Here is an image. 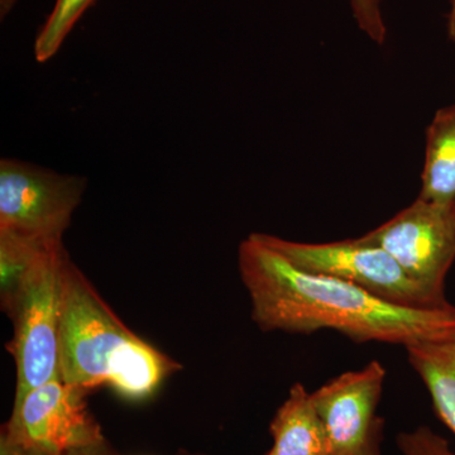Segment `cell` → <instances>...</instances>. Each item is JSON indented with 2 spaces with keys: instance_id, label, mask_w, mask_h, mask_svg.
Segmentation results:
<instances>
[{
  "instance_id": "5bb4252c",
  "label": "cell",
  "mask_w": 455,
  "mask_h": 455,
  "mask_svg": "<svg viewBox=\"0 0 455 455\" xmlns=\"http://www.w3.org/2000/svg\"><path fill=\"white\" fill-rule=\"evenodd\" d=\"M353 17L362 32L377 44H385L387 28L382 14V0H349Z\"/></svg>"
},
{
  "instance_id": "4fadbf2b",
  "label": "cell",
  "mask_w": 455,
  "mask_h": 455,
  "mask_svg": "<svg viewBox=\"0 0 455 455\" xmlns=\"http://www.w3.org/2000/svg\"><path fill=\"white\" fill-rule=\"evenodd\" d=\"M396 440L403 455H455L448 440L425 425L398 434Z\"/></svg>"
},
{
  "instance_id": "9a60e30c",
  "label": "cell",
  "mask_w": 455,
  "mask_h": 455,
  "mask_svg": "<svg viewBox=\"0 0 455 455\" xmlns=\"http://www.w3.org/2000/svg\"><path fill=\"white\" fill-rule=\"evenodd\" d=\"M383 427H385V421H383L382 418H379L376 425H374V429L372 431V435H371L370 440H368L367 444L364 445L361 451H355V453L348 454V455H382V439H383ZM325 455H337L328 453Z\"/></svg>"
},
{
  "instance_id": "277c9868",
  "label": "cell",
  "mask_w": 455,
  "mask_h": 455,
  "mask_svg": "<svg viewBox=\"0 0 455 455\" xmlns=\"http://www.w3.org/2000/svg\"><path fill=\"white\" fill-rule=\"evenodd\" d=\"M254 235L302 271L339 278L398 307L438 309L451 305L412 280L385 250L359 238L315 244L265 233Z\"/></svg>"
},
{
  "instance_id": "ba28073f",
  "label": "cell",
  "mask_w": 455,
  "mask_h": 455,
  "mask_svg": "<svg viewBox=\"0 0 455 455\" xmlns=\"http://www.w3.org/2000/svg\"><path fill=\"white\" fill-rule=\"evenodd\" d=\"M386 368L371 361L358 371L334 377L310 398L324 429L329 453L348 455L367 444L379 416L376 409L382 397Z\"/></svg>"
},
{
  "instance_id": "ac0fdd59",
  "label": "cell",
  "mask_w": 455,
  "mask_h": 455,
  "mask_svg": "<svg viewBox=\"0 0 455 455\" xmlns=\"http://www.w3.org/2000/svg\"><path fill=\"white\" fill-rule=\"evenodd\" d=\"M18 2L20 0H0V16L2 18L7 17L9 12L14 8Z\"/></svg>"
},
{
  "instance_id": "e0dca14e",
  "label": "cell",
  "mask_w": 455,
  "mask_h": 455,
  "mask_svg": "<svg viewBox=\"0 0 455 455\" xmlns=\"http://www.w3.org/2000/svg\"><path fill=\"white\" fill-rule=\"evenodd\" d=\"M448 35L455 42V0H451V9L448 13Z\"/></svg>"
},
{
  "instance_id": "2e32d148",
  "label": "cell",
  "mask_w": 455,
  "mask_h": 455,
  "mask_svg": "<svg viewBox=\"0 0 455 455\" xmlns=\"http://www.w3.org/2000/svg\"><path fill=\"white\" fill-rule=\"evenodd\" d=\"M61 455H119L114 451L107 438L98 440V442L90 443V444L82 445L70 449Z\"/></svg>"
},
{
  "instance_id": "6da1fadb",
  "label": "cell",
  "mask_w": 455,
  "mask_h": 455,
  "mask_svg": "<svg viewBox=\"0 0 455 455\" xmlns=\"http://www.w3.org/2000/svg\"><path fill=\"white\" fill-rule=\"evenodd\" d=\"M238 269L253 322L263 331L311 335L331 329L355 343L407 348L455 331L453 304L398 307L339 278L302 271L254 233L239 244Z\"/></svg>"
},
{
  "instance_id": "5b68a950",
  "label": "cell",
  "mask_w": 455,
  "mask_h": 455,
  "mask_svg": "<svg viewBox=\"0 0 455 455\" xmlns=\"http://www.w3.org/2000/svg\"><path fill=\"white\" fill-rule=\"evenodd\" d=\"M88 394L59 377L14 400L0 455H61L106 438L89 411Z\"/></svg>"
},
{
  "instance_id": "3957f363",
  "label": "cell",
  "mask_w": 455,
  "mask_h": 455,
  "mask_svg": "<svg viewBox=\"0 0 455 455\" xmlns=\"http://www.w3.org/2000/svg\"><path fill=\"white\" fill-rule=\"evenodd\" d=\"M66 252L60 245L42 254L14 292L2 300L14 328L8 344L17 368L14 400L60 377L61 262Z\"/></svg>"
},
{
  "instance_id": "8fae6325",
  "label": "cell",
  "mask_w": 455,
  "mask_h": 455,
  "mask_svg": "<svg viewBox=\"0 0 455 455\" xmlns=\"http://www.w3.org/2000/svg\"><path fill=\"white\" fill-rule=\"evenodd\" d=\"M420 199L455 204V104L442 108L427 130Z\"/></svg>"
},
{
  "instance_id": "7a4b0ae2",
  "label": "cell",
  "mask_w": 455,
  "mask_h": 455,
  "mask_svg": "<svg viewBox=\"0 0 455 455\" xmlns=\"http://www.w3.org/2000/svg\"><path fill=\"white\" fill-rule=\"evenodd\" d=\"M59 370L68 385L88 392L107 386L140 403L154 396L180 364L125 326L66 252Z\"/></svg>"
},
{
  "instance_id": "9c48e42d",
  "label": "cell",
  "mask_w": 455,
  "mask_h": 455,
  "mask_svg": "<svg viewBox=\"0 0 455 455\" xmlns=\"http://www.w3.org/2000/svg\"><path fill=\"white\" fill-rule=\"evenodd\" d=\"M274 445L267 455H325L329 445L310 392L295 383L269 424Z\"/></svg>"
},
{
  "instance_id": "d6986e66",
  "label": "cell",
  "mask_w": 455,
  "mask_h": 455,
  "mask_svg": "<svg viewBox=\"0 0 455 455\" xmlns=\"http://www.w3.org/2000/svg\"><path fill=\"white\" fill-rule=\"evenodd\" d=\"M176 455H204V454H194V453H188V451H181L179 454Z\"/></svg>"
},
{
  "instance_id": "30bf717a",
  "label": "cell",
  "mask_w": 455,
  "mask_h": 455,
  "mask_svg": "<svg viewBox=\"0 0 455 455\" xmlns=\"http://www.w3.org/2000/svg\"><path fill=\"white\" fill-rule=\"evenodd\" d=\"M410 366L429 392L436 416L455 435V331L407 347Z\"/></svg>"
},
{
  "instance_id": "8992f818",
  "label": "cell",
  "mask_w": 455,
  "mask_h": 455,
  "mask_svg": "<svg viewBox=\"0 0 455 455\" xmlns=\"http://www.w3.org/2000/svg\"><path fill=\"white\" fill-rule=\"evenodd\" d=\"M86 179L32 164L3 158L0 163V233L49 247L62 236L82 202Z\"/></svg>"
},
{
  "instance_id": "7c38bea8",
  "label": "cell",
  "mask_w": 455,
  "mask_h": 455,
  "mask_svg": "<svg viewBox=\"0 0 455 455\" xmlns=\"http://www.w3.org/2000/svg\"><path fill=\"white\" fill-rule=\"evenodd\" d=\"M94 0H56L55 7L42 27L35 44L38 62L49 61L59 52L68 33Z\"/></svg>"
},
{
  "instance_id": "52a82bcc",
  "label": "cell",
  "mask_w": 455,
  "mask_h": 455,
  "mask_svg": "<svg viewBox=\"0 0 455 455\" xmlns=\"http://www.w3.org/2000/svg\"><path fill=\"white\" fill-rule=\"evenodd\" d=\"M390 254L407 275L442 301L455 260V204L415 200L392 220L359 236Z\"/></svg>"
}]
</instances>
